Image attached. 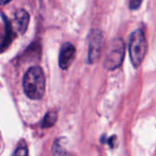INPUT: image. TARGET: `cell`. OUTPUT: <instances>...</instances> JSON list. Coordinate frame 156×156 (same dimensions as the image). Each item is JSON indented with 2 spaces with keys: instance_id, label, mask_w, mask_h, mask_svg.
I'll use <instances>...</instances> for the list:
<instances>
[{
  "instance_id": "cell-1",
  "label": "cell",
  "mask_w": 156,
  "mask_h": 156,
  "mask_svg": "<svg viewBox=\"0 0 156 156\" xmlns=\"http://www.w3.org/2000/svg\"><path fill=\"white\" fill-rule=\"evenodd\" d=\"M46 88V78L40 67L34 66L27 69L23 79L25 94L31 100H40Z\"/></svg>"
},
{
  "instance_id": "cell-2",
  "label": "cell",
  "mask_w": 156,
  "mask_h": 156,
  "mask_svg": "<svg viewBox=\"0 0 156 156\" xmlns=\"http://www.w3.org/2000/svg\"><path fill=\"white\" fill-rule=\"evenodd\" d=\"M129 51L132 64L135 68L139 67L143 63L147 51V40L143 30L136 29L131 35Z\"/></svg>"
},
{
  "instance_id": "cell-3",
  "label": "cell",
  "mask_w": 156,
  "mask_h": 156,
  "mask_svg": "<svg viewBox=\"0 0 156 156\" xmlns=\"http://www.w3.org/2000/svg\"><path fill=\"white\" fill-rule=\"evenodd\" d=\"M125 44L122 38H115L112 41L104 61V66L109 70L119 68L124 58Z\"/></svg>"
},
{
  "instance_id": "cell-4",
  "label": "cell",
  "mask_w": 156,
  "mask_h": 156,
  "mask_svg": "<svg viewBox=\"0 0 156 156\" xmlns=\"http://www.w3.org/2000/svg\"><path fill=\"white\" fill-rule=\"evenodd\" d=\"M103 34L100 30H94L91 32L90 36V43H89V62L94 63L97 62L101 56V48L103 47Z\"/></svg>"
},
{
  "instance_id": "cell-5",
  "label": "cell",
  "mask_w": 156,
  "mask_h": 156,
  "mask_svg": "<svg viewBox=\"0 0 156 156\" xmlns=\"http://www.w3.org/2000/svg\"><path fill=\"white\" fill-rule=\"evenodd\" d=\"M76 57V48L69 42L65 43L60 49L58 57V64L60 69H68Z\"/></svg>"
},
{
  "instance_id": "cell-6",
  "label": "cell",
  "mask_w": 156,
  "mask_h": 156,
  "mask_svg": "<svg viewBox=\"0 0 156 156\" xmlns=\"http://www.w3.org/2000/svg\"><path fill=\"white\" fill-rule=\"evenodd\" d=\"M2 25H3V33H2V40H1V48H2V52H4L13 41L15 34H14L12 24L5 16L4 14H2Z\"/></svg>"
},
{
  "instance_id": "cell-7",
  "label": "cell",
  "mask_w": 156,
  "mask_h": 156,
  "mask_svg": "<svg viewBox=\"0 0 156 156\" xmlns=\"http://www.w3.org/2000/svg\"><path fill=\"white\" fill-rule=\"evenodd\" d=\"M29 15L25 9H18L15 13V27L19 34H24L28 27L29 24Z\"/></svg>"
},
{
  "instance_id": "cell-8",
  "label": "cell",
  "mask_w": 156,
  "mask_h": 156,
  "mask_svg": "<svg viewBox=\"0 0 156 156\" xmlns=\"http://www.w3.org/2000/svg\"><path fill=\"white\" fill-rule=\"evenodd\" d=\"M57 119H58V113H57V112H55V111L48 112L45 115V117L43 118V121L41 122V127L42 128H49V127H52L56 123Z\"/></svg>"
},
{
  "instance_id": "cell-9",
  "label": "cell",
  "mask_w": 156,
  "mask_h": 156,
  "mask_svg": "<svg viewBox=\"0 0 156 156\" xmlns=\"http://www.w3.org/2000/svg\"><path fill=\"white\" fill-rule=\"evenodd\" d=\"M28 152H27V144L25 143V141H20L18 146L16 147V151L14 152V155H27Z\"/></svg>"
},
{
  "instance_id": "cell-10",
  "label": "cell",
  "mask_w": 156,
  "mask_h": 156,
  "mask_svg": "<svg viewBox=\"0 0 156 156\" xmlns=\"http://www.w3.org/2000/svg\"><path fill=\"white\" fill-rule=\"evenodd\" d=\"M143 3V0H129V7L132 10L138 9Z\"/></svg>"
},
{
  "instance_id": "cell-11",
  "label": "cell",
  "mask_w": 156,
  "mask_h": 156,
  "mask_svg": "<svg viewBox=\"0 0 156 156\" xmlns=\"http://www.w3.org/2000/svg\"><path fill=\"white\" fill-rule=\"evenodd\" d=\"M11 0H1V3H2V5H5V4H6V3H8V2H10Z\"/></svg>"
}]
</instances>
